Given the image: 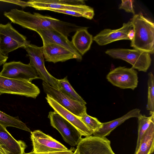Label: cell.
Listing matches in <instances>:
<instances>
[{"instance_id": "cell-4", "label": "cell", "mask_w": 154, "mask_h": 154, "mask_svg": "<svg viewBox=\"0 0 154 154\" xmlns=\"http://www.w3.org/2000/svg\"><path fill=\"white\" fill-rule=\"evenodd\" d=\"M29 7L39 10L47 8L72 11L86 13L94 16L93 8L84 5L81 0H32L28 1Z\"/></svg>"}, {"instance_id": "cell-10", "label": "cell", "mask_w": 154, "mask_h": 154, "mask_svg": "<svg viewBox=\"0 0 154 154\" xmlns=\"http://www.w3.org/2000/svg\"><path fill=\"white\" fill-rule=\"evenodd\" d=\"M0 75L31 82L33 80L39 79L35 69L29 63L25 64L20 61L5 63L0 72Z\"/></svg>"}, {"instance_id": "cell-15", "label": "cell", "mask_w": 154, "mask_h": 154, "mask_svg": "<svg viewBox=\"0 0 154 154\" xmlns=\"http://www.w3.org/2000/svg\"><path fill=\"white\" fill-rule=\"evenodd\" d=\"M45 98L47 102L54 111L75 127L82 136L87 137L93 134L92 132L79 117L63 107L49 95L47 94Z\"/></svg>"}, {"instance_id": "cell-1", "label": "cell", "mask_w": 154, "mask_h": 154, "mask_svg": "<svg viewBox=\"0 0 154 154\" xmlns=\"http://www.w3.org/2000/svg\"><path fill=\"white\" fill-rule=\"evenodd\" d=\"M4 15L11 22L23 28L35 32L40 29L54 30L67 37L71 32L84 27L38 13L32 14L17 8L5 11Z\"/></svg>"}, {"instance_id": "cell-13", "label": "cell", "mask_w": 154, "mask_h": 154, "mask_svg": "<svg viewBox=\"0 0 154 154\" xmlns=\"http://www.w3.org/2000/svg\"><path fill=\"white\" fill-rule=\"evenodd\" d=\"M134 36L133 27L131 21L123 23L122 26L117 29H105L93 38V40L100 46L121 40L131 41Z\"/></svg>"}, {"instance_id": "cell-7", "label": "cell", "mask_w": 154, "mask_h": 154, "mask_svg": "<svg viewBox=\"0 0 154 154\" xmlns=\"http://www.w3.org/2000/svg\"><path fill=\"white\" fill-rule=\"evenodd\" d=\"M0 92L35 99L40 93L38 87L31 82L0 75Z\"/></svg>"}, {"instance_id": "cell-18", "label": "cell", "mask_w": 154, "mask_h": 154, "mask_svg": "<svg viewBox=\"0 0 154 154\" xmlns=\"http://www.w3.org/2000/svg\"><path fill=\"white\" fill-rule=\"evenodd\" d=\"M43 53L45 61L55 63L76 59L70 51L63 46L54 43L43 45Z\"/></svg>"}, {"instance_id": "cell-12", "label": "cell", "mask_w": 154, "mask_h": 154, "mask_svg": "<svg viewBox=\"0 0 154 154\" xmlns=\"http://www.w3.org/2000/svg\"><path fill=\"white\" fill-rule=\"evenodd\" d=\"M79 154H116L106 137L90 136L82 138L77 145Z\"/></svg>"}, {"instance_id": "cell-25", "label": "cell", "mask_w": 154, "mask_h": 154, "mask_svg": "<svg viewBox=\"0 0 154 154\" xmlns=\"http://www.w3.org/2000/svg\"><path fill=\"white\" fill-rule=\"evenodd\" d=\"M147 83L148 98L146 109L149 111L151 115L154 113V77L152 72L148 74Z\"/></svg>"}, {"instance_id": "cell-26", "label": "cell", "mask_w": 154, "mask_h": 154, "mask_svg": "<svg viewBox=\"0 0 154 154\" xmlns=\"http://www.w3.org/2000/svg\"><path fill=\"white\" fill-rule=\"evenodd\" d=\"M79 117L93 134L97 131L102 126V122L97 118L88 115L87 112Z\"/></svg>"}, {"instance_id": "cell-8", "label": "cell", "mask_w": 154, "mask_h": 154, "mask_svg": "<svg viewBox=\"0 0 154 154\" xmlns=\"http://www.w3.org/2000/svg\"><path fill=\"white\" fill-rule=\"evenodd\" d=\"M51 125L60 133L64 141L71 146H77L82 136L72 124L55 112H49Z\"/></svg>"}, {"instance_id": "cell-31", "label": "cell", "mask_w": 154, "mask_h": 154, "mask_svg": "<svg viewBox=\"0 0 154 154\" xmlns=\"http://www.w3.org/2000/svg\"><path fill=\"white\" fill-rule=\"evenodd\" d=\"M73 154H79L78 149L76 148Z\"/></svg>"}, {"instance_id": "cell-14", "label": "cell", "mask_w": 154, "mask_h": 154, "mask_svg": "<svg viewBox=\"0 0 154 154\" xmlns=\"http://www.w3.org/2000/svg\"><path fill=\"white\" fill-rule=\"evenodd\" d=\"M42 86L44 92L51 97L65 109L75 116L80 117L86 113L85 105L74 100L58 90L44 82Z\"/></svg>"}, {"instance_id": "cell-16", "label": "cell", "mask_w": 154, "mask_h": 154, "mask_svg": "<svg viewBox=\"0 0 154 154\" xmlns=\"http://www.w3.org/2000/svg\"><path fill=\"white\" fill-rule=\"evenodd\" d=\"M41 37L43 45L54 43L64 47L70 51L75 55L76 59L81 61L82 56L73 45L71 41L61 33L56 31L48 29L38 30L36 31Z\"/></svg>"}, {"instance_id": "cell-30", "label": "cell", "mask_w": 154, "mask_h": 154, "mask_svg": "<svg viewBox=\"0 0 154 154\" xmlns=\"http://www.w3.org/2000/svg\"><path fill=\"white\" fill-rule=\"evenodd\" d=\"M0 154H6L2 148L0 146Z\"/></svg>"}, {"instance_id": "cell-2", "label": "cell", "mask_w": 154, "mask_h": 154, "mask_svg": "<svg viewBox=\"0 0 154 154\" xmlns=\"http://www.w3.org/2000/svg\"><path fill=\"white\" fill-rule=\"evenodd\" d=\"M134 36L131 46L134 49L153 54L154 52V24L142 14H134L131 21Z\"/></svg>"}, {"instance_id": "cell-24", "label": "cell", "mask_w": 154, "mask_h": 154, "mask_svg": "<svg viewBox=\"0 0 154 154\" xmlns=\"http://www.w3.org/2000/svg\"><path fill=\"white\" fill-rule=\"evenodd\" d=\"M60 90L63 93L72 100L82 104L85 105L86 102L75 91L69 83L66 76L63 79H59Z\"/></svg>"}, {"instance_id": "cell-20", "label": "cell", "mask_w": 154, "mask_h": 154, "mask_svg": "<svg viewBox=\"0 0 154 154\" xmlns=\"http://www.w3.org/2000/svg\"><path fill=\"white\" fill-rule=\"evenodd\" d=\"M88 28L84 27L77 30L72 37L73 45L82 56L90 49L93 42V36L88 32Z\"/></svg>"}, {"instance_id": "cell-11", "label": "cell", "mask_w": 154, "mask_h": 154, "mask_svg": "<svg viewBox=\"0 0 154 154\" xmlns=\"http://www.w3.org/2000/svg\"><path fill=\"white\" fill-rule=\"evenodd\" d=\"M30 133L32 151L35 152H58L65 151L69 149L59 141L40 130H35Z\"/></svg>"}, {"instance_id": "cell-32", "label": "cell", "mask_w": 154, "mask_h": 154, "mask_svg": "<svg viewBox=\"0 0 154 154\" xmlns=\"http://www.w3.org/2000/svg\"><path fill=\"white\" fill-rule=\"evenodd\" d=\"M2 94L1 92H0V95Z\"/></svg>"}, {"instance_id": "cell-6", "label": "cell", "mask_w": 154, "mask_h": 154, "mask_svg": "<svg viewBox=\"0 0 154 154\" xmlns=\"http://www.w3.org/2000/svg\"><path fill=\"white\" fill-rule=\"evenodd\" d=\"M24 48L29 58V63L35 69L39 79L52 87L60 90L59 79L50 74L45 67L42 46L38 47L30 44Z\"/></svg>"}, {"instance_id": "cell-27", "label": "cell", "mask_w": 154, "mask_h": 154, "mask_svg": "<svg viewBox=\"0 0 154 154\" xmlns=\"http://www.w3.org/2000/svg\"><path fill=\"white\" fill-rule=\"evenodd\" d=\"M134 2V0H122L119 8L120 9L124 10L126 12L132 13L134 15L135 12L133 7Z\"/></svg>"}, {"instance_id": "cell-19", "label": "cell", "mask_w": 154, "mask_h": 154, "mask_svg": "<svg viewBox=\"0 0 154 154\" xmlns=\"http://www.w3.org/2000/svg\"><path fill=\"white\" fill-rule=\"evenodd\" d=\"M140 110L135 108L131 110L122 116L112 121L102 123L101 128L94 133L93 136L104 137L109 135L115 128L126 120L132 118H137L140 115Z\"/></svg>"}, {"instance_id": "cell-21", "label": "cell", "mask_w": 154, "mask_h": 154, "mask_svg": "<svg viewBox=\"0 0 154 154\" xmlns=\"http://www.w3.org/2000/svg\"><path fill=\"white\" fill-rule=\"evenodd\" d=\"M154 149V121H153L143 136L139 148L134 154H151Z\"/></svg>"}, {"instance_id": "cell-17", "label": "cell", "mask_w": 154, "mask_h": 154, "mask_svg": "<svg viewBox=\"0 0 154 154\" xmlns=\"http://www.w3.org/2000/svg\"><path fill=\"white\" fill-rule=\"evenodd\" d=\"M0 146L6 154H23L27 147L24 141L15 139L0 124Z\"/></svg>"}, {"instance_id": "cell-9", "label": "cell", "mask_w": 154, "mask_h": 154, "mask_svg": "<svg viewBox=\"0 0 154 154\" xmlns=\"http://www.w3.org/2000/svg\"><path fill=\"white\" fill-rule=\"evenodd\" d=\"M106 78L113 85L122 89L134 90L138 82L137 71L132 67L125 66H119L111 70Z\"/></svg>"}, {"instance_id": "cell-33", "label": "cell", "mask_w": 154, "mask_h": 154, "mask_svg": "<svg viewBox=\"0 0 154 154\" xmlns=\"http://www.w3.org/2000/svg\"></svg>"}, {"instance_id": "cell-23", "label": "cell", "mask_w": 154, "mask_h": 154, "mask_svg": "<svg viewBox=\"0 0 154 154\" xmlns=\"http://www.w3.org/2000/svg\"><path fill=\"white\" fill-rule=\"evenodd\" d=\"M137 118L138 123V137L134 153L139 148L141 140L144 134L148 129L151 122L154 121V113H152L149 117L140 114Z\"/></svg>"}, {"instance_id": "cell-5", "label": "cell", "mask_w": 154, "mask_h": 154, "mask_svg": "<svg viewBox=\"0 0 154 154\" xmlns=\"http://www.w3.org/2000/svg\"><path fill=\"white\" fill-rule=\"evenodd\" d=\"M30 44L26 37L14 29L11 23H0V52L7 56L9 53Z\"/></svg>"}, {"instance_id": "cell-3", "label": "cell", "mask_w": 154, "mask_h": 154, "mask_svg": "<svg viewBox=\"0 0 154 154\" xmlns=\"http://www.w3.org/2000/svg\"><path fill=\"white\" fill-rule=\"evenodd\" d=\"M105 53L113 58L127 62L132 68L140 71L146 72L151 64L149 54L135 49H111L106 51Z\"/></svg>"}, {"instance_id": "cell-22", "label": "cell", "mask_w": 154, "mask_h": 154, "mask_svg": "<svg viewBox=\"0 0 154 154\" xmlns=\"http://www.w3.org/2000/svg\"><path fill=\"white\" fill-rule=\"evenodd\" d=\"M0 124L5 128L12 127L31 132L26 124L17 117L8 115L0 111Z\"/></svg>"}, {"instance_id": "cell-29", "label": "cell", "mask_w": 154, "mask_h": 154, "mask_svg": "<svg viewBox=\"0 0 154 154\" xmlns=\"http://www.w3.org/2000/svg\"><path fill=\"white\" fill-rule=\"evenodd\" d=\"M2 1L5 2H6L12 3L20 5L23 7H29V5L28 2H24L20 1Z\"/></svg>"}, {"instance_id": "cell-28", "label": "cell", "mask_w": 154, "mask_h": 154, "mask_svg": "<svg viewBox=\"0 0 154 154\" xmlns=\"http://www.w3.org/2000/svg\"><path fill=\"white\" fill-rule=\"evenodd\" d=\"M73 149L72 148H71L70 149L65 151L48 153H37L32 151L29 153H25L23 154H72L74 152H73Z\"/></svg>"}]
</instances>
